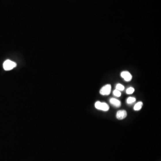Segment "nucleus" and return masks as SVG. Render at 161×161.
Masks as SVG:
<instances>
[{"label": "nucleus", "instance_id": "nucleus-1", "mask_svg": "<svg viewBox=\"0 0 161 161\" xmlns=\"http://www.w3.org/2000/svg\"><path fill=\"white\" fill-rule=\"evenodd\" d=\"M94 106L96 109L98 110L106 111L109 110V106L107 103L101 102L100 101H97L94 104Z\"/></svg>", "mask_w": 161, "mask_h": 161}, {"label": "nucleus", "instance_id": "nucleus-2", "mask_svg": "<svg viewBox=\"0 0 161 161\" xmlns=\"http://www.w3.org/2000/svg\"><path fill=\"white\" fill-rule=\"evenodd\" d=\"M17 64L10 60H6L3 63V68L6 71H9L16 67Z\"/></svg>", "mask_w": 161, "mask_h": 161}, {"label": "nucleus", "instance_id": "nucleus-3", "mask_svg": "<svg viewBox=\"0 0 161 161\" xmlns=\"http://www.w3.org/2000/svg\"><path fill=\"white\" fill-rule=\"evenodd\" d=\"M111 85L107 84L101 88L100 90V94L103 95H108L110 94L111 92Z\"/></svg>", "mask_w": 161, "mask_h": 161}, {"label": "nucleus", "instance_id": "nucleus-4", "mask_svg": "<svg viewBox=\"0 0 161 161\" xmlns=\"http://www.w3.org/2000/svg\"><path fill=\"white\" fill-rule=\"evenodd\" d=\"M120 75L126 82L131 81L132 79V76L128 71H123Z\"/></svg>", "mask_w": 161, "mask_h": 161}, {"label": "nucleus", "instance_id": "nucleus-5", "mask_svg": "<svg viewBox=\"0 0 161 161\" xmlns=\"http://www.w3.org/2000/svg\"><path fill=\"white\" fill-rule=\"evenodd\" d=\"M127 112L125 110H120L117 111L116 114V117L117 119L122 120L127 117Z\"/></svg>", "mask_w": 161, "mask_h": 161}, {"label": "nucleus", "instance_id": "nucleus-6", "mask_svg": "<svg viewBox=\"0 0 161 161\" xmlns=\"http://www.w3.org/2000/svg\"><path fill=\"white\" fill-rule=\"evenodd\" d=\"M110 103L111 105L116 107H119L121 106V102L120 100L115 98H111L110 99Z\"/></svg>", "mask_w": 161, "mask_h": 161}, {"label": "nucleus", "instance_id": "nucleus-7", "mask_svg": "<svg viewBox=\"0 0 161 161\" xmlns=\"http://www.w3.org/2000/svg\"><path fill=\"white\" fill-rule=\"evenodd\" d=\"M142 106H143V103L140 101V102H139L137 103L136 104H135L134 107H133V109L136 111H138L142 108Z\"/></svg>", "mask_w": 161, "mask_h": 161}, {"label": "nucleus", "instance_id": "nucleus-8", "mask_svg": "<svg viewBox=\"0 0 161 161\" xmlns=\"http://www.w3.org/2000/svg\"><path fill=\"white\" fill-rule=\"evenodd\" d=\"M136 101V99L134 97H128V98L126 100V102L128 104H132L134 103Z\"/></svg>", "mask_w": 161, "mask_h": 161}, {"label": "nucleus", "instance_id": "nucleus-9", "mask_svg": "<svg viewBox=\"0 0 161 161\" xmlns=\"http://www.w3.org/2000/svg\"><path fill=\"white\" fill-rule=\"evenodd\" d=\"M115 88H116V90H119V91H123L124 89V86L121 84H117L115 86Z\"/></svg>", "mask_w": 161, "mask_h": 161}, {"label": "nucleus", "instance_id": "nucleus-10", "mask_svg": "<svg viewBox=\"0 0 161 161\" xmlns=\"http://www.w3.org/2000/svg\"><path fill=\"white\" fill-rule=\"evenodd\" d=\"M135 91V89L132 87H130L126 90V93L127 94H132V93Z\"/></svg>", "mask_w": 161, "mask_h": 161}, {"label": "nucleus", "instance_id": "nucleus-11", "mask_svg": "<svg viewBox=\"0 0 161 161\" xmlns=\"http://www.w3.org/2000/svg\"><path fill=\"white\" fill-rule=\"evenodd\" d=\"M113 94L114 96H116V97H120L121 95V93L120 91L117 90H115L113 91Z\"/></svg>", "mask_w": 161, "mask_h": 161}]
</instances>
